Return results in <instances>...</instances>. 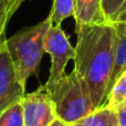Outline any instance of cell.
<instances>
[{
    "label": "cell",
    "mask_w": 126,
    "mask_h": 126,
    "mask_svg": "<svg viewBox=\"0 0 126 126\" xmlns=\"http://www.w3.org/2000/svg\"><path fill=\"white\" fill-rule=\"evenodd\" d=\"M78 34L74 71L85 82L95 109L106 97L107 84L113 70L117 28L114 23L75 27Z\"/></svg>",
    "instance_id": "1"
},
{
    "label": "cell",
    "mask_w": 126,
    "mask_h": 126,
    "mask_svg": "<svg viewBox=\"0 0 126 126\" xmlns=\"http://www.w3.org/2000/svg\"><path fill=\"white\" fill-rule=\"evenodd\" d=\"M50 24V20L47 18L34 26L24 27L6 39L16 73L23 86H26L28 79L37 74L39 70L44 53V38Z\"/></svg>",
    "instance_id": "2"
},
{
    "label": "cell",
    "mask_w": 126,
    "mask_h": 126,
    "mask_svg": "<svg viewBox=\"0 0 126 126\" xmlns=\"http://www.w3.org/2000/svg\"><path fill=\"white\" fill-rule=\"evenodd\" d=\"M48 92L54 103L58 120L67 125L72 126L96 110L89 87L74 70Z\"/></svg>",
    "instance_id": "3"
},
{
    "label": "cell",
    "mask_w": 126,
    "mask_h": 126,
    "mask_svg": "<svg viewBox=\"0 0 126 126\" xmlns=\"http://www.w3.org/2000/svg\"><path fill=\"white\" fill-rule=\"evenodd\" d=\"M44 52L51 58L50 74L44 84L47 91L51 90L65 75L67 63L75 58V48L71 46L67 34L61 27L50 24L43 43Z\"/></svg>",
    "instance_id": "4"
},
{
    "label": "cell",
    "mask_w": 126,
    "mask_h": 126,
    "mask_svg": "<svg viewBox=\"0 0 126 126\" xmlns=\"http://www.w3.org/2000/svg\"><path fill=\"white\" fill-rule=\"evenodd\" d=\"M21 105L24 126H51L58 120L54 103L44 85L26 94Z\"/></svg>",
    "instance_id": "5"
},
{
    "label": "cell",
    "mask_w": 126,
    "mask_h": 126,
    "mask_svg": "<svg viewBox=\"0 0 126 126\" xmlns=\"http://www.w3.org/2000/svg\"><path fill=\"white\" fill-rule=\"evenodd\" d=\"M26 95V86L20 83L6 41L0 46V113Z\"/></svg>",
    "instance_id": "6"
},
{
    "label": "cell",
    "mask_w": 126,
    "mask_h": 126,
    "mask_svg": "<svg viewBox=\"0 0 126 126\" xmlns=\"http://www.w3.org/2000/svg\"><path fill=\"white\" fill-rule=\"evenodd\" d=\"M75 27L106 23L101 0H73Z\"/></svg>",
    "instance_id": "7"
},
{
    "label": "cell",
    "mask_w": 126,
    "mask_h": 126,
    "mask_svg": "<svg viewBox=\"0 0 126 126\" xmlns=\"http://www.w3.org/2000/svg\"><path fill=\"white\" fill-rule=\"evenodd\" d=\"M116 28H117V33H116L115 48H114L113 70H112L111 79L107 84L106 97L113 85L115 84L116 80L126 71V33L121 30L117 26ZM106 97H105V101H106Z\"/></svg>",
    "instance_id": "8"
},
{
    "label": "cell",
    "mask_w": 126,
    "mask_h": 126,
    "mask_svg": "<svg viewBox=\"0 0 126 126\" xmlns=\"http://www.w3.org/2000/svg\"><path fill=\"white\" fill-rule=\"evenodd\" d=\"M72 126H121L117 112L113 107L103 105L78 121Z\"/></svg>",
    "instance_id": "9"
},
{
    "label": "cell",
    "mask_w": 126,
    "mask_h": 126,
    "mask_svg": "<svg viewBox=\"0 0 126 126\" xmlns=\"http://www.w3.org/2000/svg\"><path fill=\"white\" fill-rule=\"evenodd\" d=\"M70 17L74 18L73 0H53L52 8L48 16L50 23L55 27H61V23Z\"/></svg>",
    "instance_id": "10"
},
{
    "label": "cell",
    "mask_w": 126,
    "mask_h": 126,
    "mask_svg": "<svg viewBox=\"0 0 126 126\" xmlns=\"http://www.w3.org/2000/svg\"><path fill=\"white\" fill-rule=\"evenodd\" d=\"M126 102V71L116 80L103 105L117 109ZM102 105V106H103Z\"/></svg>",
    "instance_id": "11"
},
{
    "label": "cell",
    "mask_w": 126,
    "mask_h": 126,
    "mask_svg": "<svg viewBox=\"0 0 126 126\" xmlns=\"http://www.w3.org/2000/svg\"><path fill=\"white\" fill-rule=\"evenodd\" d=\"M0 126H24L21 101L13 103L0 113Z\"/></svg>",
    "instance_id": "12"
},
{
    "label": "cell",
    "mask_w": 126,
    "mask_h": 126,
    "mask_svg": "<svg viewBox=\"0 0 126 126\" xmlns=\"http://www.w3.org/2000/svg\"><path fill=\"white\" fill-rule=\"evenodd\" d=\"M126 0H101L102 2V11L106 22L113 23L116 16L121 11L123 4Z\"/></svg>",
    "instance_id": "13"
},
{
    "label": "cell",
    "mask_w": 126,
    "mask_h": 126,
    "mask_svg": "<svg viewBox=\"0 0 126 126\" xmlns=\"http://www.w3.org/2000/svg\"><path fill=\"white\" fill-rule=\"evenodd\" d=\"M9 21H10V17L8 15L7 0H0V46L6 41L4 32Z\"/></svg>",
    "instance_id": "14"
},
{
    "label": "cell",
    "mask_w": 126,
    "mask_h": 126,
    "mask_svg": "<svg viewBox=\"0 0 126 126\" xmlns=\"http://www.w3.org/2000/svg\"><path fill=\"white\" fill-rule=\"evenodd\" d=\"M24 1L26 0H7V8H8V15L10 19Z\"/></svg>",
    "instance_id": "15"
},
{
    "label": "cell",
    "mask_w": 126,
    "mask_h": 126,
    "mask_svg": "<svg viewBox=\"0 0 126 126\" xmlns=\"http://www.w3.org/2000/svg\"><path fill=\"white\" fill-rule=\"evenodd\" d=\"M116 112H117V115H118L120 125L126 126V102L121 105V106H118L116 109Z\"/></svg>",
    "instance_id": "16"
},
{
    "label": "cell",
    "mask_w": 126,
    "mask_h": 126,
    "mask_svg": "<svg viewBox=\"0 0 126 126\" xmlns=\"http://www.w3.org/2000/svg\"><path fill=\"white\" fill-rule=\"evenodd\" d=\"M125 22H126V10L124 11V12H122L117 18H116V20L114 21V23H125Z\"/></svg>",
    "instance_id": "17"
},
{
    "label": "cell",
    "mask_w": 126,
    "mask_h": 126,
    "mask_svg": "<svg viewBox=\"0 0 126 126\" xmlns=\"http://www.w3.org/2000/svg\"><path fill=\"white\" fill-rule=\"evenodd\" d=\"M51 126H71V125H67V124H65V123H63L61 122L60 120H55L54 121V123H53Z\"/></svg>",
    "instance_id": "18"
},
{
    "label": "cell",
    "mask_w": 126,
    "mask_h": 126,
    "mask_svg": "<svg viewBox=\"0 0 126 126\" xmlns=\"http://www.w3.org/2000/svg\"><path fill=\"white\" fill-rule=\"evenodd\" d=\"M114 24H116V26H117L121 30L124 31V32L126 33V22H125V23H114Z\"/></svg>",
    "instance_id": "19"
},
{
    "label": "cell",
    "mask_w": 126,
    "mask_h": 126,
    "mask_svg": "<svg viewBox=\"0 0 126 126\" xmlns=\"http://www.w3.org/2000/svg\"><path fill=\"white\" fill-rule=\"evenodd\" d=\"M125 10H126V1H125V3L123 4V7H122V9H121V11H120V12H118V15L116 16V18H117L118 16H120V15H121V13H122V12H124ZM116 18H115V20H116ZM115 20H114V21H115ZM113 23H114V22H113Z\"/></svg>",
    "instance_id": "20"
}]
</instances>
